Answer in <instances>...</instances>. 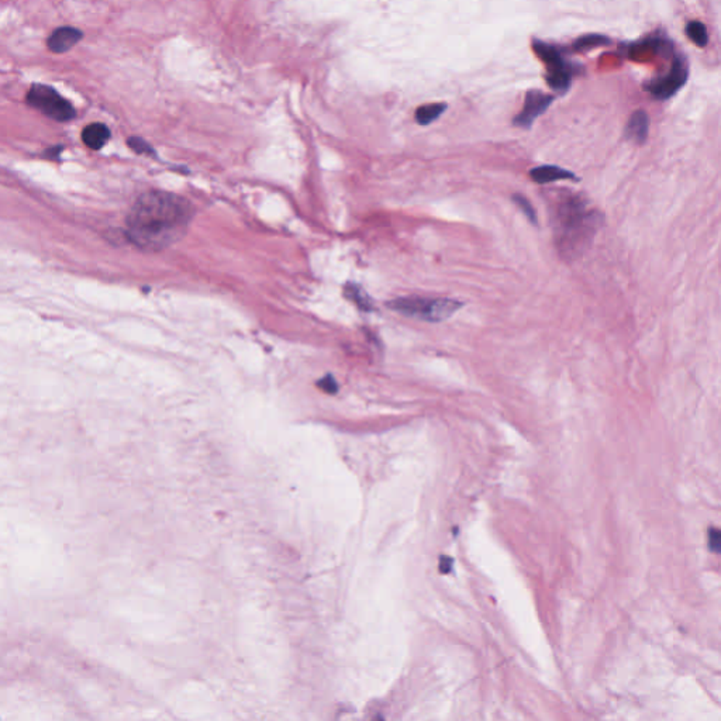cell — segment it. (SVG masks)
I'll return each mask as SVG.
<instances>
[{
  "instance_id": "cell-4",
  "label": "cell",
  "mask_w": 721,
  "mask_h": 721,
  "mask_svg": "<svg viewBox=\"0 0 721 721\" xmlns=\"http://www.w3.org/2000/svg\"><path fill=\"white\" fill-rule=\"evenodd\" d=\"M27 103L57 121H69L76 114L74 106L54 87L46 85H33L27 93Z\"/></svg>"
},
{
  "instance_id": "cell-12",
  "label": "cell",
  "mask_w": 721,
  "mask_h": 721,
  "mask_svg": "<svg viewBox=\"0 0 721 721\" xmlns=\"http://www.w3.org/2000/svg\"><path fill=\"white\" fill-rule=\"evenodd\" d=\"M547 82L552 89H555L558 92H563L565 89H568V86L570 83V75L566 72L563 65L550 68Z\"/></svg>"
},
{
  "instance_id": "cell-3",
  "label": "cell",
  "mask_w": 721,
  "mask_h": 721,
  "mask_svg": "<svg viewBox=\"0 0 721 721\" xmlns=\"http://www.w3.org/2000/svg\"><path fill=\"white\" fill-rule=\"evenodd\" d=\"M388 306L403 316L439 323L450 319L454 313H457L464 303L455 299H430V298H399L393 302L388 303Z\"/></svg>"
},
{
  "instance_id": "cell-2",
  "label": "cell",
  "mask_w": 721,
  "mask_h": 721,
  "mask_svg": "<svg viewBox=\"0 0 721 721\" xmlns=\"http://www.w3.org/2000/svg\"><path fill=\"white\" fill-rule=\"evenodd\" d=\"M603 217L595 209L588 207V202L579 195L565 194L559 196L555 206V241L559 253L566 258H576L584 254Z\"/></svg>"
},
{
  "instance_id": "cell-13",
  "label": "cell",
  "mask_w": 721,
  "mask_h": 721,
  "mask_svg": "<svg viewBox=\"0 0 721 721\" xmlns=\"http://www.w3.org/2000/svg\"><path fill=\"white\" fill-rule=\"evenodd\" d=\"M534 50L536 53L538 54V57L550 67V68H555V67H561L563 65L562 64V60H561V56L558 54V51L555 50L554 46H550L544 42H536L534 44Z\"/></svg>"
},
{
  "instance_id": "cell-17",
  "label": "cell",
  "mask_w": 721,
  "mask_h": 721,
  "mask_svg": "<svg viewBox=\"0 0 721 721\" xmlns=\"http://www.w3.org/2000/svg\"><path fill=\"white\" fill-rule=\"evenodd\" d=\"M604 42H607V38H604V37H600V35H586V37H582V38H579L578 41L575 42V48H576V50H589V48L599 46V45H602Z\"/></svg>"
},
{
  "instance_id": "cell-19",
  "label": "cell",
  "mask_w": 721,
  "mask_h": 721,
  "mask_svg": "<svg viewBox=\"0 0 721 721\" xmlns=\"http://www.w3.org/2000/svg\"><path fill=\"white\" fill-rule=\"evenodd\" d=\"M317 384H319V388L323 392L330 393V395H332V393H335V392L339 391V384H337V382H335L334 376H331V375H327L325 378H323Z\"/></svg>"
},
{
  "instance_id": "cell-9",
  "label": "cell",
  "mask_w": 721,
  "mask_h": 721,
  "mask_svg": "<svg viewBox=\"0 0 721 721\" xmlns=\"http://www.w3.org/2000/svg\"><path fill=\"white\" fill-rule=\"evenodd\" d=\"M648 128H650V119H648L647 113L638 110L630 117L627 127H626V135L629 139H631L637 144H643L647 139Z\"/></svg>"
},
{
  "instance_id": "cell-20",
  "label": "cell",
  "mask_w": 721,
  "mask_h": 721,
  "mask_svg": "<svg viewBox=\"0 0 721 721\" xmlns=\"http://www.w3.org/2000/svg\"><path fill=\"white\" fill-rule=\"evenodd\" d=\"M709 540H710V548H713L714 551H718V548H720V533L717 530H710Z\"/></svg>"
},
{
  "instance_id": "cell-8",
  "label": "cell",
  "mask_w": 721,
  "mask_h": 721,
  "mask_svg": "<svg viewBox=\"0 0 721 721\" xmlns=\"http://www.w3.org/2000/svg\"><path fill=\"white\" fill-rule=\"evenodd\" d=\"M110 138V130L102 123H93L85 127L82 139L92 150H101Z\"/></svg>"
},
{
  "instance_id": "cell-14",
  "label": "cell",
  "mask_w": 721,
  "mask_h": 721,
  "mask_svg": "<svg viewBox=\"0 0 721 721\" xmlns=\"http://www.w3.org/2000/svg\"><path fill=\"white\" fill-rule=\"evenodd\" d=\"M686 34L688 37L699 46H704L707 42H709V35H707V28L703 23L700 22H692L688 24L686 27Z\"/></svg>"
},
{
  "instance_id": "cell-18",
  "label": "cell",
  "mask_w": 721,
  "mask_h": 721,
  "mask_svg": "<svg viewBox=\"0 0 721 721\" xmlns=\"http://www.w3.org/2000/svg\"><path fill=\"white\" fill-rule=\"evenodd\" d=\"M128 146L138 154H147V155H154V150L149 146V144L138 138V137H131L128 139Z\"/></svg>"
},
{
  "instance_id": "cell-6",
  "label": "cell",
  "mask_w": 721,
  "mask_h": 721,
  "mask_svg": "<svg viewBox=\"0 0 721 721\" xmlns=\"http://www.w3.org/2000/svg\"><path fill=\"white\" fill-rule=\"evenodd\" d=\"M686 79H688V71H686L685 65L681 64L679 61H677L674 68H672V72L669 74V76L666 79L652 85L651 92L658 99H668L679 87H682L685 85Z\"/></svg>"
},
{
  "instance_id": "cell-1",
  "label": "cell",
  "mask_w": 721,
  "mask_h": 721,
  "mask_svg": "<svg viewBox=\"0 0 721 721\" xmlns=\"http://www.w3.org/2000/svg\"><path fill=\"white\" fill-rule=\"evenodd\" d=\"M194 213V206L186 199L169 192L151 190L131 207L127 234L137 247L160 251L183 237Z\"/></svg>"
},
{
  "instance_id": "cell-10",
  "label": "cell",
  "mask_w": 721,
  "mask_h": 721,
  "mask_svg": "<svg viewBox=\"0 0 721 721\" xmlns=\"http://www.w3.org/2000/svg\"><path fill=\"white\" fill-rule=\"evenodd\" d=\"M530 178L538 185H545V183L559 180V179H576V176L572 172L562 169L559 167H554V165H544V167L532 169Z\"/></svg>"
},
{
  "instance_id": "cell-16",
  "label": "cell",
  "mask_w": 721,
  "mask_h": 721,
  "mask_svg": "<svg viewBox=\"0 0 721 721\" xmlns=\"http://www.w3.org/2000/svg\"><path fill=\"white\" fill-rule=\"evenodd\" d=\"M511 199L518 206V209H521V212L525 214V217L528 220H530L533 224H537V213H536V209L533 207V205L530 203V201L520 194H514Z\"/></svg>"
},
{
  "instance_id": "cell-5",
  "label": "cell",
  "mask_w": 721,
  "mask_h": 721,
  "mask_svg": "<svg viewBox=\"0 0 721 721\" xmlns=\"http://www.w3.org/2000/svg\"><path fill=\"white\" fill-rule=\"evenodd\" d=\"M552 103V96H548L545 93H541V92H537V90H533V92H528L527 93V98H525V105H524V109L523 112L514 119V124L518 126V127H523V128H528L532 127L533 121L541 114L544 113L548 106Z\"/></svg>"
},
{
  "instance_id": "cell-15",
  "label": "cell",
  "mask_w": 721,
  "mask_h": 721,
  "mask_svg": "<svg viewBox=\"0 0 721 721\" xmlns=\"http://www.w3.org/2000/svg\"><path fill=\"white\" fill-rule=\"evenodd\" d=\"M346 295L348 299H351L358 307L364 309V310H369L371 306H372V302L369 299V296L362 291L359 289V286H355V285H351V286H347L346 287Z\"/></svg>"
},
{
  "instance_id": "cell-7",
  "label": "cell",
  "mask_w": 721,
  "mask_h": 721,
  "mask_svg": "<svg viewBox=\"0 0 721 721\" xmlns=\"http://www.w3.org/2000/svg\"><path fill=\"white\" fill-rule=\"evenodd\" d=\"M80 38H82L80 30L74 28V27H60L50 35V38H48L46 45L53 53L62 54V53L69 51L76 42H79Z\"/></svg>"
},
{
  "instance_id": "cell-11",
  "label": "cell",
  "mask_w": 721,
  "mask_h": 721,
  "mask_svg": "<svg viewBox=\"0 0 721 721\" xmlns=\"http://www.w3.org/2000/svg\"><path fill=\"white\" fill-rule=\"evenodd\" d=\"M446 109H447V105H444V103L424 105V106L417 109V112H416V121L418 124H421V126H427V124L432 123L434 120H437L444 113Z\"/></svg>"
}]
</instances>
